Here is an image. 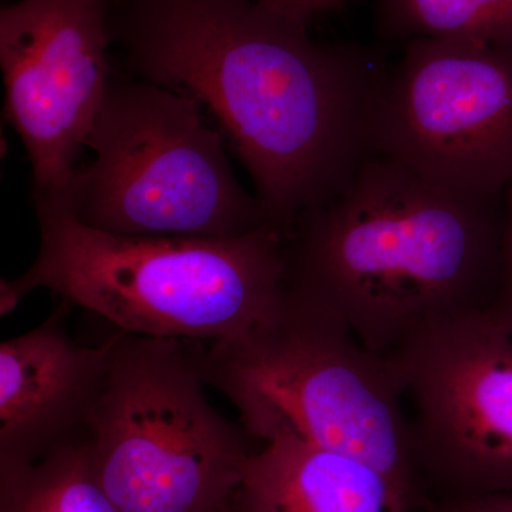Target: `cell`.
I'll list each match as a JSON object with an SVG mask.
<instances>
[{
  "instance_id": "8",
  "label": "cell",
  "mask_w": 512,
  "mask_h": 512,
  "mask_svg": "<svg viewBox=\"0 0 512 512\" xmlns=\"http://www.w3.org/2000/svg\"><path fill=\"white\" fill-rule=\"evenodd\" d=\"M393 360L434 504L512 491V333L490 309L424 333Z\"/></svg>"
},
{
  "instance_id": "14",
  "label": "cell",
  "mask_w": 512,
  "mask_h": 512,
  "mask_svg": "<svg viewBox=\"0 0 512 512\" xmlns=\"http://www.w3.org/2000/svg\"><path fill=\"white\" fill-rule=\"evenodd\" d=\"M490 311L512 333V188L504 195L500 284Z\"/></svg>"
},
{
  "instance_id": "15",
  "label": "cell",
  "mask_w": 512,
  "mask_h": 512,
  "mask_svg": "<svg viewBox=\"0 0 512 512\" xmlns=\"http://www.w3.org/2000/svg\"><path fill=\"white\" fill-rule=\"evenodd\" d=\"M430 512H512V491L440 501Z\"/></svg>"
},
{
  "instance_id": "17",
  "label": "cell",
  "mask_w": 512,
  "mask_h": 512,
  "mask_svg": "<svg viewBox=\"0 0 512 512\" xmlns=\"http://www.w3.org/2000/svg\"><path fill=\"white\" fill-rule=\"evenodd\" d=\"M224 512H244L241 510V507H239V503H238V495H237V498H235V501L234 503H232L231 505H229V507L227 508V510H225Z\"/></svg>"
},
{
  "instance_id": "7",
  "label": "cell",
  "mask_w": 512,
  "mask_h": 512,
  "mask_svg": "<svg viewBox=\"0 0 512 512\" xmlns=\"http://www.w3.org/2000/svg\"><path fill=\"white\" fill-rule=\"evenodd\" d=\"M373 154L477 197L512 188V49L414 39L387 70Z\"/></svg>"
},
{
  "instance_id": "10",
  "label": "cell",
  "mask_w": 512,
  "mask_h": 512,
  "mask_svg": "<svg viewBox=\"0 0 512 512\" xmlns=\"http://www.w3.org/2000/svg\"><path fill=\"white\" fill-rule=\"evenodd\" d=\"M63 303L37 328L0 343V470L29 466L84 431L111 359L67 332Z\"/></svg>"
},
{
  "instance_id": "16",
  "label": "cell",
  "mask_w": 512,
  "mask_h": 512,
  "mask_svg": "<svg viewBox=\"0 0 512 512\" xmlns=\"http://www.w3.org/2000/svg\"><path fill=\"white\" fill-rule=\"evenodd\" d=\"M256 2L286 18L308 23L320 13L336 8L343 0H256Z\"/></svg>"
},
{
  "instance_id": "1",
  "label": "cell",
  "mask_w": 512,
  "mask_h": 512,
  "mask_svg": "<svg viewBox=\"0 0 512 512\" xmlns=\"http://www.w3.org/2000/svg\"><path fill=\"white\" fill-rule=\"evenodd\" d=\"M107 25L134 76L210 111L275 227L375 156L387 69L360 47L318 42L256 0H109Z\"/></svg>"
},
{
  "instance_id": "12",
  "label": "cell",
  "mask_w": 512,
  "mask_h": 512,
  "mask_svg": "<svg viewBox=\"0 0 512 512\" xmlns=\"http://www.w3.org/2000/svg\"><path fill=\"white\" fill-rule=\"evenodd\" d=\"M0 512H119L104 491L86 433L29 466L0 470Z\"/></svg>"
},
{
  "instance_id": "2",
  "label": "cell",
  "mask_w": 512,
  "mask_h": 512,
  "mask_svg": "<svg viewBox=\"0 0 512 512\" xmlns=\"http://www.w3.org/2000/svg\"><path fill=\"white\" fill-rule=\"evenodd\" d=\"M503 227L504 197L447 190L373 156L286 232V281L392 356L493 306Z\"/></svg>"
},
{
  "instance_id": "9",
  "label": "cell",
  "mask_w": 512,
  "mask_h": 512,
  "mask_svg": "<svg viewBox=\"0 0 512 512\" xmlns=\"http://www.w3.org/2000/svg\"><path fill=\"white\" fill-rule=\"evenodd\" d=\"M109 0H20L0 12L5 119L33 197L66 190L110 86Z\"/></svg>"
},
{
  "instance_id": "6",
  "label": "cell",
  "mask_w": 512,
  "mask_h": 512,
  "mask_svg": "<svg viewBox=\"0 0 512 512\" xmlns=\"http://www.w3.org/2000/svg\"><path fill=\"white\" fill-rule=\"evenodd\" d=\"M84 147L94 160L74 170L64 195L86 227L130 237L234 238L274 225L238 183L221 131L183 93L111 80Z\"/></svg>"
},
{
  "instance_id": "4",
  "label": "cell",
  "mask_w": 512,
  "mask_h": 512,
  "mask_svg": "<svg viewBox=\"0 0 512 512\" xmlns=\"http://www.w3.org/2000/svg\"><path fill=\"white\" fill-rule=\"evenodd\" d=\"M201 365L207 386L237 407L239 423L259 443L292 431L376 467L421 512L433 508L393 360L288 284L275 312L254 329L202 343Z\"/></svg>"
},
{
  "instance_id": "13",
  "label": "cell",
  "mask_w": 512,
  "mask_h": 512,
  "mask_svg": "<svg viewBox=\"0 0 512 512\" xmlns=\"http://www.w3.org/2000/svg\"><path fill=\"white\" fill-rule=\"evenodd\" d=\"M380 25L402 39L466 40L512 49V0H379Z\"/></svg>"
},
{
  "instance_id": "3",
  "label": "cell",
  "mask_w": 512,
  "mask_h": 512,
  "mask_svg": "<svg viewBox=\"0 0 512 512\" xmlns=\"http://www.w3.org/2000/svg\"><path fill=\"white\" fill-rule=\"evenodd\" d=\"M33 200L39 252L2 279V316L46 288L123 332L211 343L245 335L284 299L286 232L274 225L234 238L130 237L77 221L64 191Z\"/></svg>"
},
{
  "instance_id": "11",
  "label": "cell",
  "mask_w": 512,
  "mask_h": 512,
  "mask_svg": "<svg viewBox=\"0 0 512 512\" xmlns=\"http://www.w3.org/2000/svg\"><path fill=\"white\" fill-rule=\"evenodd\" d=\"M238 503L244 512H421L376 467L285 429L249 458Z\"/></svg>"
},
{
  "instance_id": "5",
  "label": "cell",
  "mask_w": 512,
  "mask_h": 512,
  "mask_svg": "<svg viewBox=\"0 0 512 512\" xmlns=\"http://www.w3.org/2000/svg\"><path fill=\"white\" fill-rule=\"evenodd\" d=\"M198 340L117 330L109 375L84 426L119 512H224L259 443L205 396Z\"/></svg>"
}]
</instances>
